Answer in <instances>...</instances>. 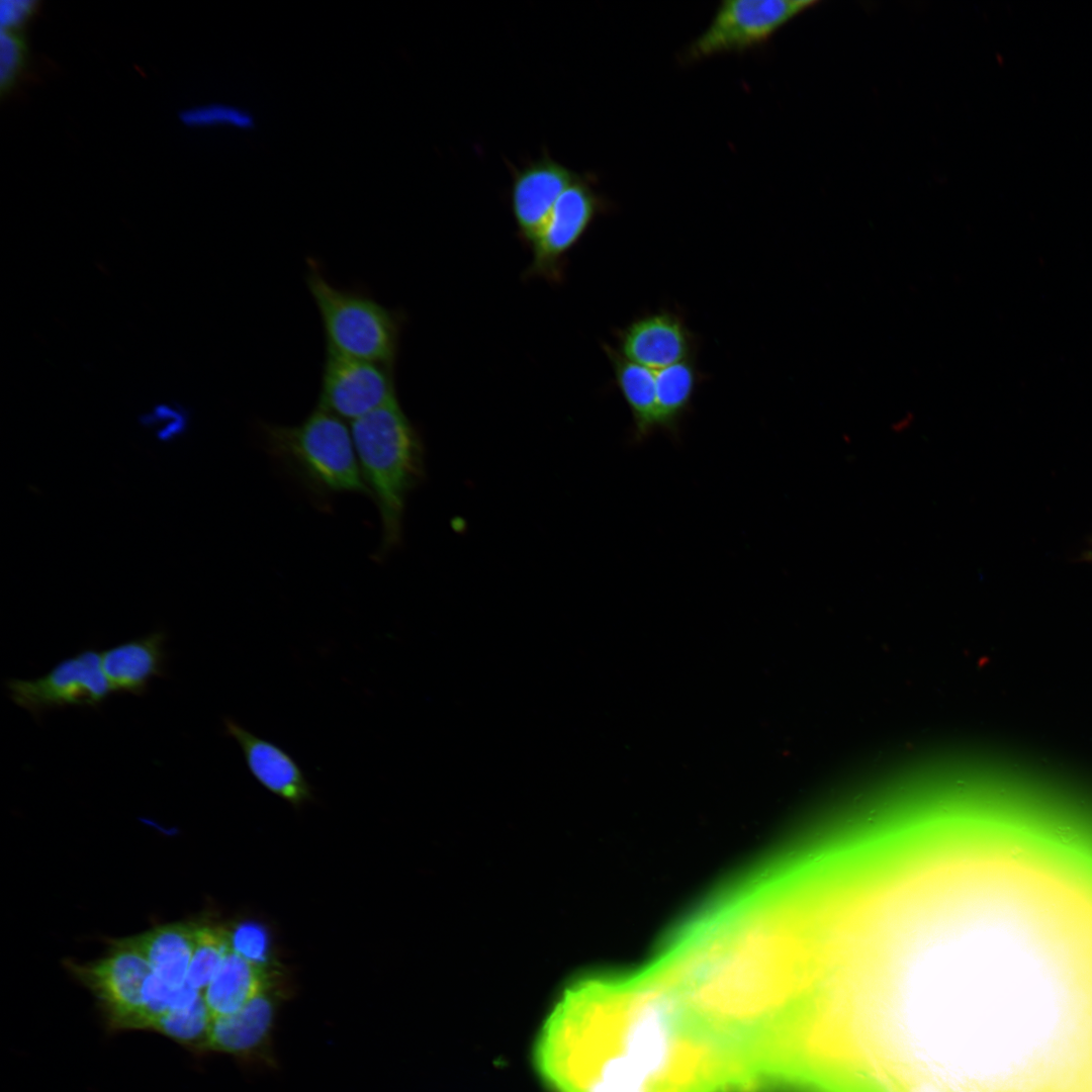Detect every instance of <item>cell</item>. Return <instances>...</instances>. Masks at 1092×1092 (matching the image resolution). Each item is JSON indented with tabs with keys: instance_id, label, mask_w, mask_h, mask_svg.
Returning <instances> with one entry per match:
<instances>
[{
	"instance_id": "obj_12",
	"label": "cell",
	"mask_w": 1092,
	"mask_h": 1092,
	"mask_svg": "<svg viewBox=\"0 0 1092 1092\" xmlns=\"http://www.w3.org/2000/svg\"><path fill=\"white\" fill-rule=\"evenodd\" d=\"M225 734L241 748L252 777L270 793L292 805L311 797L310 785L296 759L284 748L260 737L230 717L223 719Z\"/></svg>"
},
{
	"instance_id": "obj_18",
	"label": "cell",
	"mask_w": 1092,
	"mask_h": 1092,
	"mask_svg": "<svg viewBox=\"0 0 1092 1092\" xmlns=\"http://www.w3.org/2000/svg\"><path fill=\"white\" fill-rule=\"evenodd\" d=\"M702 380L695 358L655 370L658 429L678 435L679 423L690 411Z\"/></svg>"
},
{
	"instance_id": "obj_26",
	"label": "cell",
	"mask_w": 1092,
	"mask_h": 1092,
	"mask_svg": "<svg viewBox=\"0 0 1092 1092\" xmlns=\"http://www.w3.org/2000/svg\"><path fill=\"white\" fill-rule=\"evenodd\" d=\"M1078 561L1092 563V535L1089 537L1086 547L1078 556Z\"/></svg>"
},
{
	"instance_id": "obj_8",
	"label": "cell",
	"mask_w": 1092,
	"mask_h": 1092,
	"mask_svg": "<svg viewBox=\"0 0 1092 1092\" xmlns=\"http://www.w3.org/2000/svg\"><path fill=\"white\" fill-rule=\"evenodd\" d=\"M5 687L11 701L35 717L69 706L97 708L112 692L101 667L100 652L94 649L61 660L40 677L8 679Z\"/></svg>"
},
{
	"instance_id": "obj_4",
	"label": "cell",
	"mask_w": 1092,
	"mask_h": 1092,
	"mask_svg": "<svg viewBox=\"0 0 1092 1092\" xmlns=\"http://www.w3.org/2000/svg\"><path fill=\"white\" fill-rule=\"evenodd\" d=\"M305 283L321 320L326 353L394 367L403 315L357 287H340L308 258Z\"/></svg>"
},
{
	"instance_id": "obj_17",
	"label": "cell",
	"mask_w": 1092,
	"mask_h": 1092,
	"mask_svg": "<svg viewBox=\"0 0 1092 1092\" xmlns=\"http://www.w3.org/2000/svg\"><path fill=\"white\" fill-rule=\"evenodd\" d=\"M603 349L613 367L616 385L629 406L633 438L641 442L658 429L655 370L629 361L609 344H604Z\"/></svg>"
},
{
	"instance_id": "obj_1",
	"label": "cell",
	"mask_w": 1092,
	"mask_h": 1092,
	"mask_svg": "<svg viewBox=\"0 0 1092 1092\" xmlns=\"http://www.w3.org/2000/svg\"><path fill=\"white\" fill-rule=\"evenodd\" d=\"M535 1065L552 1092H739L728 1049L646 969L569 986L547 1018Z\"/></svg>"
},
{
	"instance_id": "obj_22",
	"label": "cell",
	"mask_w": 1092,
	"mask_h": 1092,
	"mask_svg": "<svg viewBox=\"0 0 1092 1092\" xmlns=\"http://www.w3.org/2000/svg\"><path fill=\"white\" fill-rule=\"evenodd\" d=\"M233 951L256 965L266 962L268 937L266 930L254 922L242 923L231 934Z\"/></svg>"
},
{
	"instance_id": "obj_11",
	"label": "cell",
	"mask_w": 1092,
	"mask_h": 1092,
	"mask_svg": "<svg viewBox=\"0 0 1092 1092\" xmlns=\"http://www.w3.org/2000/svg\"><path fill=\"white\" fill-rule=\"evenodd\" d=\"M618 352L636 364L657 370L696 357V335L684 317L660 309L617 330Z\"/></svg>"
},
{
	"instance_id": "obj_19",
	"label": "cell",
	"mask_w": 1092,
	"mask_h": 1092,
	"mask_svg": "<svg viewBox=\"0 0 1092 1092\" xmlns=\"http://www.w3.org/2000/svg\"><path fill=\"white\" fill-rule=\"evenodd\" d=\"M211 1022L212 1016L201 995L192 1004L163 1014L155 1021L151 1030L195 1053H204Z\"/></svg>"
},
{
	"instance_id": "obj_16",
	"label": "cell",
	"mask_w": 1092,
	"mask_h": 1092,
	"mask_svg": "<svg viewBox=\"0 0 1092 1092\" xmlns=\"http://www.w3.org/2000/svg\"><path fill=\"white\" fill-rule=\"evenodd\" d=\"M266 990L267 980L262 966L232 950L223 959L202 996L214 1018L235 1013Z\"/></svg>"
},
{
	"instance_id": "obj_10",
	"label": "cell",
	"mask_w": 1092,
	"mask_h": 1092,
	"mask_svg": "<svg viewBox=\"0 0 1092 1092\" xmlns=\"http://www.w3.org/2000/svg\"><path fill=\"white\" fill-rule=\"evenodd\" d=\"M508 166L512 176L511 211L518 237L530 246L561 193L579 173L553 159L546 149L538 159L528 161L522 167L509 163Z\"/></svg>"
},
{
	"instance_id": "obj_15",
	"label": "cell",
	"mask_w": 1092,
	"mask_h": 1092,
	"mask_svg": "<svg viewBox=\"0 0 1092 1092\" xmlns=\"http://www.w3.org/2000/svg\"><path fill=\"white\" fill-rule=\"evenodd\" d=\"M195 927L186 923L160 926L130 939L153 973L173 989L187 984L194 949Z\"/></svg>"
},
{
	"instance_id": "obj_6",
	"label": "cell",
	"mask_w": 1092,
	"mask_h": 1092,
	"mask_svg": "<svg viewBox=\"0 0 1092 1092\" xmlns=\"http://www.w3.org/2000/svg\"><path fill=\"white\" fill-rule=\"evenodd\" d=\"M593 173H579L561 193L546 222L530 245L532 260L524 276L560 282L567 254L581 240L594 221L611 209V203L597 189Z\"/></svg>"
},
{
	"instance_id": "obj_25",
	"label": "cell",
	"mask_w": 1092,
	"mask_h": 1092,
	"mask_svg": "<svg viewBox=\"0 0 1092 1092\" xmlns=\"http://www.w3.org/2000/svg\"><path fill=\"white\" fill-rule=\"evenodd\" d=\"M897 1092H944L937 1084L925 1079H916L897 1088Z\"/></svg>"
},
{
	"instance_id": "obj_3",
	"label": "cell",
	"mask_w": 1092,
	"mask_h": 1092,
	"mask_svg": "<svg viewBox=\"0 0 1092 1092\" xmlns=\"http://www.w3.org/2000/svg\"><path fill=\"white\" fill-rule=\"evenodd\" d=\"M260 431L268 454L313 495H370L351 429L333 413L316 404L297 425L261 423Z\"/></svg>"
},
{
	"instance_id": "obj_23",
	"label": "cell",
	"mask_w": 1092,
	"mask_h": 1092,
	"mask_svg": "<svg viewBox=\"0 0 1092 1092\" xmlns=\"http://www.w3.org/2000/svg\"><path fill=\"white\" fill-rule=\"evenodd\" d=\"M24 60V44L15 31L1 30L0 34V82L1 89H8L19 73Z\"/></svg>"
},
{
	"instance_id": "obj_20",
	"label": "cell",
	"mask_w": 1092,
	"mask_h": 1092,
	"mask_svg": "<svg viewBox=\"0 0 1092 1092\" xmlns=\"http://www.w3.org/2000/svg\"><path fill=\"white\" fill-rule=\"evenodd\" d=\"M231 934L218 927H195L194 949L187 983L203 992L225 956L232 951Z\"/></svg>"
},
{
	"instance_id": "obj_7",
	"label": "cell",
	"mask_w": 1092,
	"mask_h": 1092,
	"mask_svg": "<svg viewBox=\"0 0 1092 1092\" xmlns=\"http://www.w3.org/2000/svg\"><path fill=\"white\" fill-rule=\"evenodd\" d=\"M72 970L97 998L109 1030L141 1028L146 984L153 971L130 939L119 941L104 959Z\"/></svg>"
},
{
	"instance_id": "obj_5",
	"label": "cell",
	"mask_w": 1092,
	"mask_h": 1092,
	"mask_svg": "<svg viewBox=\"0 0 1092 1092\" xmlns=\"http://www.w3.org/2000/svg\"><path fill=\"white\" fill-rule=\"evenodd\" d=\"M817 4L814 0L721 1L710 23L685 50L682 59L698 62L761 47L787 23Z\"/></svg>"
},
{
	"instance_id": "obj_21",
	"label": "cell",
	"mask_w": 1092,
	"mask_h": 1092,
	"mask_svg": "<svg viewBox=\"0 0 1092 1092\" xmlns=\"http://www.w3.org/2000/svg\"><path fill=\"white\" fill-rule=\"evenodd\" d=\"M181 120L190 126H229L250 129L255 119L248 110L230 104L213 103L189 108L180 114Z\"/></svg>"
},
{
	"instance_id": "obj_2",
	"label": "cell",
	"mask_w": 1092,
	"mask_h": 1092,
	"mask_svg": "<svg viewBox=\"0 0 1092 1092\" xmlns=\"http://www.w3.org/2000/svg\"><path fill=\"white\" fill-rule=\"evenodd\" d=\"M351 434L379 512L380 560L401 542L406 498L424 477L423 442L397 399L351 422Z\"/></svg>"
},
{
	"instance_id": "obj_9",
	"label": "cell",
	"mask_w": 1092,
	"mask_h": 1092,
	"mask_svg": "<svg viewBox=\"0 0 1092 1092\" xmlns=\"http://www.w3.org/2000/svg\"><path fill=\"white\" fill-rule=\"evenodd\" d=\"M396 399L393 367L326 353L317 405L353 422Z\"/></svg>"
},
{
	"instance_id": "obj_24",
	"label": "cell",
	"mask_w": 1092,
	"mask_h": 1092,
	"mask_svg": "<svg viewBox=\"0 0 1092 1092\" xmlns=\"http://www.w3.org/2000/svg\"><path fill=\"white\" fill-rule=\"evenodd\" d=\"M36 3L33 0H2L0 3L1 30L15 31L31 16Z\"/></svg>"
},
{
	"instance_id": "obj_13",
	"label": "cell",
	"mask_w": 1092,
	"mask_h": 1092,
	"mask_svg": "<svg viewBox=\"0 0 1092 1092\" xmlns=\"http://www.w3.org/2000/svg\"><path fill=\"white\" fill-rule=\"evenodd\" d=\"M275 1017V1001L267 990L235 1013L212 1018L205 1052L250 1059L266 1048Z\"/></svg>"
},
{
	"instance_id": "obj_14",
	"label": "cell",
	"mask_w": 1092,
	"mask_h": 1092,
	"mask_svg": "<svg viewBox=\"0 0 1092 1092\" xmlns=\"http://www.w3.org/2000/svg\"><path fill=\"white\" fill-rule=\"evenodd\" d=\"M165 639L164 632L156 631L100 652L101 667L111 691L139 696L154 677L163 675Z\"/></svg>"
}]
</instances>
